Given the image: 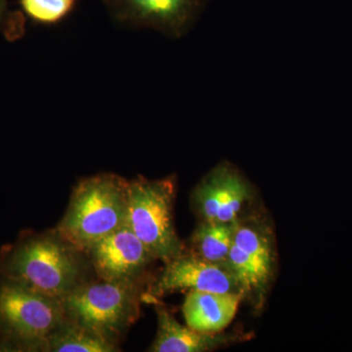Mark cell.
<instances>
[{
	"label": "cell",
	"mask_w": 352,
	"mask_h": 352,
	"mask_svg": "<svg viewBox=\"0 0 352 352\" xmlns=\"http://www.w3.org/2000/svg\"><path fill=\"white\" fill-rule=\"evenodd\" d=\"M85 252L54 231L39 234L15 248L6 263L9 281L62 300L87 282Z\"/></svg>",
	"instance_id": "1"
},
{
	"label": "cell",
	"mask_w": 352,
	"mask_h": 352,
	"mask_svg": "<svg viewBox=\"0 0 352 352\" xmlns=\"http://www.w3.org/2000/svg\"><path fill=\"white\" fill-rule=\"evenodd\" d=\"M127 182L115 173L82 178L75 187L57 232L78 251L126 224Z\"/></svg>",
	"instance_id": "2"
},
{
	"label": "cell",
	"mask_w": 352,
	"mask_h": 352,
	"mask_svg": "<svg viewBox=\"0 0 352 352\" xmlns=\"http://www.w3.org/2000/svg\"><path fill=\"white\" fill-rule=\"evenodd\" d=\"M140 281H87L62 300L69 320L117 344L140 314Z\"/></svg>",
	"instance_id": "3"
},
{
	"label": "cell",
	"mask_w": 352,
	"mask_h": 352,
	"mask_svg": "<svg viewBox=\"0 0 352 352\" xmlns=\"http://www.w3.org/2000/svg\"><path fill=\"white\" fill-rule=\"evenodd\" d=\"M175 176L149 180L143 176L127 182L126 226L154 256L168 263L183 254L175 232Z\"/></svg>",
	"instance_id": "4"
},
{
	"label": "cell",
	"mask_w": 352,
	"mask_h": 352,
	"mask_svg": "<svg viewBox=\"0 0 352 352\" xmlns=\"http://www.w3.org/2000/svg\"><path fill=\"white\" fill-rule=\"evenodd\" d=\"M65 319L62 300L9 280L0 286V325L25 346L45 351L50 333Z\"/></svg>",
	"instance_id": "5"
},
{
	"label": "cell",
	"mask_w": 352,
	"mask_h": 352,
	"mask_svg": "<svg viewBox=\"0 0 352 352\" xmlns=\"http://www.w3.org/2000/svg\"><path fill=\"white\" fill-rule=\"evenodd\" d=\"M210 0H101L118 25L152 29L173 39L188 34Z\"/></svg>",
	"instance_id": "6"
},
{
	"label": "cell",
	"mask_w": 352,
	"mask_h": 352,
	"mask_svg": "<svg viewBox=\"0 0 352 352\" xmlns=\"http://www.w3.org/2000/svg\"><path fill=\"white\" fill-rule=\"evenodd\" d=\"M178 291L243 293L228 264L210 263L194 254H182L166 263L145 296L156 300Z\"/></svg>",
	"instance_id": "7"
},
{
	"label": "cell",
	"mask_w": 352,
	"mask_h": 352,
	"mask_svg": "<svg viewBox=\"0 0 352 352\" xmlns=\"http://www.w3.org/2000/svg\"><path fill=\"white\" fill-rule=\"evenodd\" d=\"M85 254L97 276L105 281H140L156 261L126 224L95 243Z\"/></svg>",
	"instance_id": "8"
},
{
	"label": "cell",
	"mask_w": 352,
	"mask_h": 352,
	"mask_svg": "<svg viewBox=\"0 0 352 352\" xmlns=\"http://www.w3.org/2000/svg\"><path fill=\"white\" fill-rule=\"evenodd\" d=\"M244 294L190 291L182 311L189 328L197 332L217 333L232 322Z\"/></svg>",
	"instance_id": "9"
},
{
	"label": "cell",
	"mask_w": 352,
	"mask_h": 352,
	"mask_svg": "<svg viewBox=\"0 0 352 352\" xmlns=\"http://www.w3.org/2000/svg\"><path fill=\"white\" fill-rule=\"evenodd\" d=\"M156 311L157 336L149 351L205 352L223 346L229 340L217 333H200L188 326L185 327L163 307L157 305Z\"/></svg>",
	"instance_id": "10"
},
{
	"label": "cell",
	"mask_w": 352,
	"mask_h": 352,
	"mask_svg": "<svg viewBox=\"0 0 352 352\" xmlns=\"http://www.w3.org/2000/svg\"><path fill=\"white\" fill-rule=\"evenodd\" d=\"M244 179L230 164H219L196 187L194 203L203 221L217 222L220 208L230 199Z\"/></svg>",
	"instance_id": "11"
},
{
	"label": "cell",
	"mask_w": 352,
	"mask_h": 352,
	"mask_svg": "<svg viewBox=\"0 0 352 352\" xmlns=\"http://www.w3.org/2000/svg\"><path fill=\"white\" fill-rule=\"evenodd\" d=\"M117 344L65 319L48 337L45 351L52 352H115Z\"/></svg>",
	"instance_id": "12"
},
{
	"label": "cell",
	"mask_w": 352,
	"mask_h": 352,
	"mask_svg": "<svg viewBox=\"0 0 352 352\" xmlns=\"http://www.w3.org/2000/svg\"><path fill=\"white\" fill-rule=\"evenodd\" d=\"M234 226L201 222L192 236L194 254L210 263L227 264L233 245Z\"/></svg>",
	"instance_id": "13"
},
{
	"label": "cell",
	"mask_w": 352,
	"mask_h": 352,
	"mask_svg": "<svg viewBox=\"0 0 352 352\" xmlns=\"http://www.w3.org/2000/svg\"><path fill=\"white\" fill-rule=\"evenodd\" d=\"M227 264L237 279L244 295L247 293H261L267 285L272 272V270L264 267L263 264L241 250L234 242L227 258Z\"/></svg>",
	"instance_id": "14"
},
{
	"label": "cell",
	"mask_w": 352,
	"mask_h": 352,
	"mask_svg": "<svg viewBox=\"0 0 352 352\" xmlns=\"http://www.w3.org/2000/svg\"><path fill=\"white\" fill-rule=\"evenodd\" d=\"M23 13L36 24L57 25L72 15L78 0H19Z\"/></svg>",
	"instance_id": "15"
},
{
	"label": "cell",
	"mask_w": 352,
	"mask_h": 352,
	"mask_svg": "<svg viewBox=\"0 0 352 352\" xmlns=\"http://www.w3.org/2000/svg\"><path fill=\"white\" fill-rule=\"evenodd\" d=\"M233 242L252 258L263 264L264 267L272 270V247L270 239L263 231L235 222Z\"/></svg>",
	"instance_id": "16"
},
{
	"label": "cell",
	"mask_w": 352,
	"mask_h": 352,
	"mask_svg": "<svg viewBox=\"0 0 352 352\" xmlns=\"http://www.w3.org/2000/svg\"><path fill=\"white\" fill-rule=\"evenodd\" d=\"M8 0H0V27L8 18Z\"/></svg>",
	"instance_id": "17"
}]
</instances>
